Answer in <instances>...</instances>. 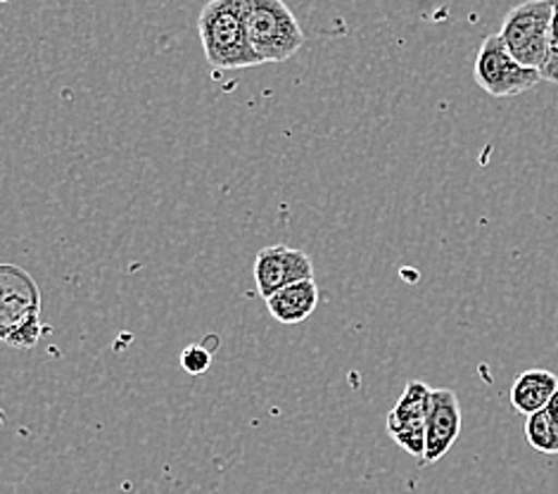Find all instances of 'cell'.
I'll use <instances>...</instances> for the list:
<instances>
[{
	"mask_svg": "<svg viewBox=\"0 0 558 494\" xmlns=\"http://www.w3.org/2000/svg\"><path fill=\"white\" fill-rule=\"evenodd\" d=\"M197 32L207 62L219 72L257 67L245 36L243 0H211L201 12Z\"/></svg>",
	"mask_w": 558,
	"mask_h": 494,
	"instance_id": "6da1fadb",
	"label": "cell"
},
{
	"mask_svg": "<svg viewBox=\"0 0 558 494\" xmlns=\"http://www.w3.org/2000/svg\"><path fill=\"white\" fill-rule=\"evenodd\" d=\"M245 36L259 64L286 62L304 46V32L283 0H243Z\"/></svg>",
	"mask_w": 558,
	"mask_h": 494,
	"instance_id": "7a4b0ae2",
	"label": "cell"
},
{
	"mask_svg": "<svg viewBox=\"0 0 558 494\" xmlns=\"http://www.w3.org/2000/svg\"><path fill=\"white\" fill-rule=\"evenodd\" d=\"M41 336V296L20 266H0V342L32 347Z\"/></svg>",
	"mask_w": 558,
	"mask_h": 494,
	"instance_id": "3957f363",
	"label": "cell"
},
{
	"mask_svg": "<svg viewBox=\"0 0 558 494\" xmlns=\"http://www.w3.org/2000/svg\"><path fill=\"white\" fill-rule=\"evenodd\" d=\"M551 17L554 0H527L504 17L499 38L518 64L535 72L542 70L549 52Z\"/></svg>",
	"mask_w": 558,
	"mask_h": 494,
	"instance_id": "277c9868",
	"label": "cell"
},
{
	"mask_svg": "<svg viewBox=\"0 0 558 494\" xmlns=\"http://www.w3.org/2000/svg\"><path fill=\"white\" fill-rule=\"evenodd\" d=\"M475 84L495 98L521 96L525 91H533L542 76L535 70L518 64L507 46L501 44L499 34L487 36L475 58Z\"/></svg>",
	"mask_w": 558,
	"mask_h": 494,
	"instance_id": "5b68a950",
	"label": "cell"
},
{
	"mask_svg": "<svg viewBox=\"0 0 558 494\" xmlns=\"http://www.w3.org/2000/svg\"><path fill=\"white\" fill-rule=\"evenodd\" d=\"M433 387L423 381H409L402 397L388 413V433L411 457L423 461L425 454V419H428Z\"/></svg>",
	"mask_w": 558,
	"mask_h": 494,
	"instance_id": "8992f818",
	"label": "cell"
},
{
	"mask_svg": "<svg viewBox=\"0 0 558 494\" xmlns=\"http://www.w3.org/2000/svg\"><path fill=\"white\" fill-rule=\"evenodd\" d=\"M310 278H314V264L304 250L288 245L259 250L255 260V284L264 300L276 296L278 290Z\"/></svg>",
	"mask_w": 558,
	"mask_h": 494,
	"instance_id": "52a82bcc",
	"label": "cell"
},
{
	"mask_svg": "<svg viewBox=\"0 0 558 494\" xmlns=\"http://www.w3.org/2000/svg\"><path fill=\"white\" fill-rule=\"evenodd\" d=\"M461 407L457 393L447 387H433L428 419H425V454L421 463L440 461L454 447L461 433Z\"/></svg>",
	"mask_w": 558,
	"mask_h": 494,
	"instance_id": "ba28073f",
	"label": "cell"
},
{
	"mask_svg": "<svg viewBox=\"0 0 558 494\" xmlns=\"http://www.w3.org/2000/svg\"><path fill=\"white\" fill-rule=\"evenodd\" d=\"M316 304H318V286L314 278H310L278 290L276 296L267 300V310L276 322H281L286 326H295V324L307 322V318L314 314Z\"/></svg>",
	"mask_w": 558,
	"mask_h": 494,
	"instance_id": "9c48e42d",
	"label": "cell"
},
{
	"mask_svg": "<svg viewBox=\"0 0 558 494\" xmlns=\"http://www.w3.org/2000/svg\"><path fill=\"white\" fill-rule=\"evenodd\" d=\"M556 390L558 378L551 371L530 369L513 381L511 405L518 413H523V417H533V413L549 405V399L556 395Z\"/></svg>",
	"mask_w": 558,
	"mask_h": 494,
	"instance_id": "30bf717a",
	"label": "cell"
},
{
	"mask_svg": "<svg viewBox=\"0 0 558 494\" xmlns=\"http://www.w3.org/2000/svg\"><path fill=\"white\" fill-rule=\"evenodd\" d=\"M525 437L530 447L537 449L539 454H549V457L558 454V423L544 409L527 417Z\"/></svg>",
	"mask_w": 558,
	"mask_h": 494,
	"instance_id": "8fae6325",
	"label": "cell"
},
{
	"mask_svg": "<svg viewBox=\"0 0 558 494\" xmlns=\"http://www.w3.org/2000/svg\"><path fill=\"white\" fill-rule=\"evenodd\" d=\"M542 82L558 86V0H554V17H551V34H549V52L547 62L539 70Z\"/></svg>",
	"mask_w": 558,
	"mask_h": 494,
	"instance_id": "7c38bea8",
	"label": "cell"
},
{
	"mask_svg": "<svg viewBox=\"0 0 558 494\" xmlns=\"http://www.w3.org/2000/svg\"><path fill=\"white\" fill-rule=\"evenodd\" d=\"M211 366V352L205 345H189L181 352V369L191 376H201V373L209 371Z\"/></svg>",
	"mask_w": 558,
	"mask_h": 494,
	"instance_id": "4fadbf2b",
	"label": "cell"
},
{
	"mask_svg": "<svg viewBox=\"0 0 558 494\" xmlns=\"http://www.w3.org/2000/svg\"><path fill=\"white\" fill-rule=\"evenodd\" d=\"M544 411H547L549 417H551V419L558 423V390H556V395L549 399V405L544 407Z\"/></svg>",
	"mask_w": 558,
	"mask_h": 494,
	"instance_id": "5bb4252c",
	"label": "cell"
}]
</instances>
